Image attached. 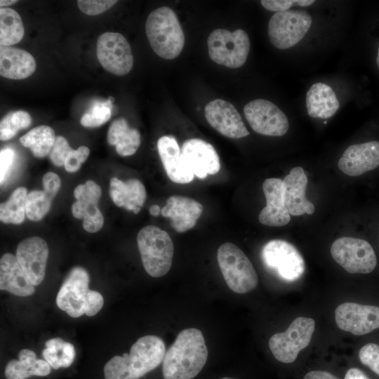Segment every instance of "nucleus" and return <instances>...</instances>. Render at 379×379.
<instances>
[{"instance_id": "a878e982", "label": "nucleus", "mask_w": 379, "mask_h": 379, "mask_svg": "<svg viewBox=\"0 0 379 379\" xmlns=\"http://www.w3.org/2000/svg\"><path fill=\"white\" fill-rule=\"evenodd\" d=\"M109 193L116 206L132 211L136 208H141L146 199L145 186L135 178L123 182L117 178H112Z\"/></svg>"}, {"instance_id": "8fccbe9b", "label": "nucleus", "mask_w": 379, "mask_h": 379, "mask_svg": "<svg viewBox=\"0 0 379 379\" xmlns=\"http://www.w3.org/2000/svg\"><path fill=\"white\" fill-rule=\"evenodd\" d=\"M220 379H234V378H227V377H225V378H220Z\"/></svg>"}, {"instance_id": "f8f14e48", "label": "nucleus", "mask_w": 379, "mask_h": 379, "mask_svg": "<svg viewBox=\"0 0 379 379\" xmlns=\"http://www.w3.org/2000/svg\"><path fill=\"white\" fill-rule=\"evenodd\" d=\"M96 55L102 67L117 75L127 74L133 65V56L130 44L118 32H107L98 39Z\"/></svg>"}, {"instance_id": "473e14b6", "label": "nucleus", "mask_w": 379, "mask_h": 379, "mask_svg": "<svg viewBox=\"0 0 379 379\" xmlns=\"http://www.w3.org/2000/svg\"><path fill=\"white\" fill-rule=\"evenodd\" d=\"M27 190L15 189L8 200L0 205V220L6 224H21L25 219Z\"/></svg>"}, {"instance_id": "393cba45", "label": "nucleus", "mask_w": 379, "mask_h": 379, "mask_svg": "<svg viewBox=\"0 0 379 379\" xmlns=\"http://www.w3.org/2000/svg\"><path fill=\"white\" fill-rule=\"evenodd\" d=\"M36 61L29 52L11 46L0 47V74L11 79H23L36 69Z\"/></svg>"}, {"instance_id": "58836bf2", "label": "nucleus", "mask_w": 379, "mask_h": 379, "mask_svg": "<svg viewBox=\"0 0 379 379\" xmlns=\"http://www.w3.org/2000/svg\"><path fill=\"white\" fill-rule=\"evenodd\" d=\"M72 149L62 136H56L54 144L49 153V158L52 163L57 166H64L66 157Z\"/></svg>"}, {"instance_id": "423d86ee", "label": "nucleus", "mask_w": 379, "mask_h": 379, "mask_svg": "<svg viewBox=\"0 0 379 379\" xmlns=\"http://www.w3.org/2000/svg\"><path fill=\"white\" fill-rule=\"evenodd\" d=\"M220 270L227 286L232 291L244 294L258 285V277L251 262L235 244L227 242L217 251Z\"/></svg>"}, {"instance_id": "c756f323", "label": "nucleus", "mask_w": 379, "mask_h": 379, "mask_svg": "<svg viewBox=\"0 0 379 379\" xmlns=\"http://www.w3.org/2000/svg\"><path fill=\"white\" fill-rule=\"evenodd\" d=\"M42 356L54 369L67 368L73 363L76 352L74 345L60 338L47 340Z\"/></svg>"}, {"instance_id": "5701e85b", "label": "nucleus", "mask_w": 379, "mask_h": 379, "mask_svg": "<svg viewBox=\"0 0 379 379\" xmlns=\"http://www.w3.org/2000/svg\"><path fill=\"white\" fill-rule=\"evenodd\" d=\"M157 148L166 174L172 182L186 184L193 180L194 175L184 164L181 150L174 137H161L157 141Z\"/></svg>"}, {"instance_id": "cd10ccee", "label": "nucleus", "mask_w": 379, "mask_h": 379, "mask_svg": "<svg viewBox=\"0 0 379 379\" xmlns=\"http://www.w3.org/2000/svg\"><path fill=\"white\" fill-rule=\"evenodd\" d=\"M51 373V366L45 359H37L31 350L22 349L18 359H12L6 364L4 375L6 379H26L31 376H46Z\"/></svg>"}, {"instance_id": "f03ea898", "label": "nucleus", "mask_w": 379, "mask_h": 379, "mask_svg": "<svg viewBox=\"0 0 379 379\" xmlns=\"http://www.w3.org/2000/svg\"><path fill=\"white\" fill-rule=\"evenodd\" d=\"M166 353L165 344L157 335L140 338L128 354L114 356L104 366L105 379H139L156 368Z\"/></svg>"}, {"instance_id": "c85d7f7f", "label": "nucleus", "mask_w": 379, "mask_h": 379, "mask_svg": "<svg viewBox=\"0 0 379 379\" xmlns=\"http://www.w3.org/2000/svg\"><path fill=\"white\" fill-rule=\"evenodd\" d=\"M107 142L116 146L120 156L128 157L135 153L140 145V134L136 128H129L124 118L114 120L107 133Z\"/></svg>"}, {"instance_id": "2f4dec72", "label": "nucleus", "mask_w": 379, "mask_h": 379, "mask_svg": "<svg viewBox=\"0 0 379 379\" xmlns=\"http://www.w3.org/2000/svg\"><path fill=\"white\" fill-rule=\"evenodd\" d=\"M25 29L20 15L13 8H0V44L11 46L21 41Z\"/></svg>"}, {"instance_id": "ea45409f", "label": "nucleus", "mask_w": 379, "mask_h": 379, "mask_svg": "<svg viewBox=\"0 0 379 379\" xmlns=\"http://www.w3.org/2000/svg\"><path fill=\"white\" fill-rule=\"evenodd\" d=\"M90 149L86 146H80L77 149H72L66 157L64 166L67 172L77 171L82 163L88 158Z\"/></svg>"}, {"instance_id": "f704fd0d", "label": "nucleus", "mask_w": 379, "mask_h": 379, "mask_svg": "<svg viewBox=\"0 0 379 379\" xmlns=\"http://www.w3.org/2000/svg\"><path fill=\"white\" fill-rule=\"evenodd\" d=\"M53 198L44 190H33L27 195L25 215L32 221L41 220L49 211Z\"/></svg>"}, {"instance_id": "4be33fe9", "label": "nucleus", "mask_w": 379, "mask_h": 379, "mask_svg": "<svg viewBox=\"0 0 379 379\" xmlns=\"http://www.w3.org/2000/svg\"><path fill=\"white\" fill-rule=\"evenodd\" d=\"M203 206L189 197L174 195L170 197L161 209V214L171 219V227L178 232H185L196 225L201 216Z\"/></svg>"}, {"instance_id": "c9c22d12", "label": "nucleus", "mask_w": 379, "mask_h": 379, "mask_svg": "<svg viewBox=\"0 0 379 379\" xmlns=\"http://www.w3.org/2000/svg\"><path fill=\"white\" fill-rule=\"evenodd\" d=\"M113 97L107 101L93 103L90 109L81 118L80 123L84 127H98L105 124L111 117Z\"/></svg>"}, {"instance_id": "a211bd4d", "label": "nucleus", "mask_w": 379, "mask_h": 379, "mask_svg": "<svg viewBox=\"0 0 379 379\" xmlns=\"http://www.w3.org/2000/svg\"><path fill=\"white\" fill-rule=\"evenodd\" d=\"M205 117L215 130L230 138H241L249 135L242 118L230 102L215 99L205 107Z\"/></svg>"}, {"instance_id": "4c0bfd02", "label": "nucleus", "mask_w": 379, "mask_h": 379, "mask_svg": "<svg viewBox=\"0 0 379 379\" xmlns=\"http://www.w3.org/2000/svg\"><path fill=\"white\" fill-rule=\"evenodd\" d=\"M117 2L115 0H79L77 6L84 13L97 15L109 9Z\"/></svg>"}, {"instance_id": "79ce46f5", "label": "nucleus", "mask_w": 379, "mask_h": 379, "mask_svg": "<svg viewBox=\"0 0 379 379\" xmlns=\"http://www.w3.org/2000/svg\"><path fill=\"white\" fill-rule=\"evenodd\" d=\"M14 157L15 152L9 147L4 148L0 152V182L1 185L9 174Z\"/></svg>"}, {"instance_id": "7c9ffc66", "label": "nucleus", "mask_w": 379, "mask_h": 379, "mask_svg": "<svg viewBox=\"0 0 379 379\" xmlns=\"http://www.w3.org/2000/svg\"><path fill=\"white\" fill-rule=\"evenodd\" d=\"M55 138L51 127L41 125L27 132L20 141L24 147L29 148L36 157L42 158L49 154Z\"/></svg>"}, {"instance_id": "39448f33", "label": "nucleus", "mask_w": 379, "mask_h": 379, "mask_svg": "<svg viewBox=\"0 0 379 379\" xmlns=\"http://www.w3.org/2000/svg\"><path fill=\"white\" fill-rule=\"evenodd\" d=\"M137 243L147 273L155 278L166 274L171 267L174 253L169 234L157 226H145L139 231Z\"/></svg>"}, {"instance_id": "412c9836", "label": "nucleus", "mask_w": 379, "mask_h": 379, "mask_svg": "<svg viewBox=\"0 0 379 379\" xmlns=\"http://www.w3.org/2000/svg\"><path fill=\"white\" fill-rule=\"evenodd\" d=\"M283 180L284 201L291 215H311L314 206L305 197L307 178L302 168L295 166Z\"/></svg>"}, {"instance_id": "bb28decb", "label": "nucleus", "mask_w": 379, "mask_h": 379, "mask_svg": "<svg viewBox=\"0 0 379 379\" xmlns=\"http://www.w3.org/2000/svg\"><path fill=\"white\" fill-rule=\"evenodd\" d=\"M306 107L310 117L328 119L338 111L340 103L331 86L317 82L307 92Z\"/></svg>"}, {"instance_id": "1a4fd4ad", "label": "nucleus", "mask_w": 379, "mask_h": 379, "mask_svg": "<svg viewBox=\"0 0 379 379\" xmlns=\"http://www.w3.org/2000/svg\"><path fill=\"white\" fill-rule=\"evenodd\" d=\"M312 17L306 11L291 9L272 15L268 23V36L272 44L287 49L297 44L308 32Z\"/></svg>"}, {"instance_id": "aec40b11", "label": "nucleus", "mask_w": 379, "mask_h": 379, "mask_svg": "<svg viewBox=\"0 0 379 379\" xmlns=\"http://www.w3.org/2000/svg\"><path fill=\"white\" fill-rule=\"evenodd\" d=\"M267 205L258 215L259 222L267 226L281 227L291 220L284 201L283 180L271 178L262 183Z\"/></svg>"}, {"instance_id": "b1692460", "label": "nucleus", "mask_w": 379, "mask_h": 379, "mask_svg": "<svg viewBox=\"0 0 379 379\" xmlns=\"http://www.w3.org/2000/svg\"><path fill=\"white\" fill-rule=\"evenodd\" d=\"M0 289L21 297L31 295L35 291L15 255L10 253L4 254L0 260Z\"/></svg>"}, {"instance_id": "37998d69", "label": "nucleus", "mask_w": 379, "mask_h": 379, "mask_svg": "<svg viewBox=\"0 0 379 379\" xmlns=\"http://www.w3.org/2000/svg\"><path fill=\"white\" fill-rule=\"evenodd\" d=\"M59 176L53 172H48L43 176L44 191L51 198H54L60 187Z\"/></svg>"}, {"instance_id": "a19ab883", "label": "nucleus", "mask_w": 379, "mask_h": 379, "mask_svg": "<svg viewBox=\"0 0 379 379\" xmlns=\"http://www.w3.org/2000/svg\"><path fill=\"white\" fill-rule=\"evenodd\" d=\"M262 6L270 11L281 12L289 10L292 6H308L313 3L314 0H262Z\"/></svg>"}, {"instance_id": "2eb2a0df", "label": "nucleus", "mask_w": 379, "mask_h": 379, "mask_svg": "<svg viewBox=\"0 0 379 379\" xmlns=\"http://www.w3.org/2000/svg\"><path fill=\"white\" fill-rule=\"evenodd\" d=\"M335 319L341 330L365 335L379 328V307L345 302L335 308Z\"/></svg>"}, {"instance_id": "ddd939ff", "label": "nucleus", "mask_w": 379, "mask_h": 379, "mask_svg": "<svg viewBox=\"0 0 379 379\" xmlns=\"http://www.w3.org/2000/svg\"><path fill=\"white\" fill-rule=\"evenodd\" d=\"M245 117L256 133L269 136H282L289 128L285 114L274 103L265 99H255L244 109Z\"/></svg>"}, {"instance_id": "9d476101", "label": "nucleus", "mask_w": 379, "mask_h": 379, "mask_svg": "<svg viewBox=\"0 0 379 379\" xmlns=\"http://www.w3.org/2000/svg\"><path fill=\"white\" fill-rule=\"evenodd\" d=\"M261 255L265 265L284 281H295L305 272V264L302 255L286 241L274 239L268 241L263 246Z\"/></svg>"}, {"instance_id": "7ed1b4c3", "label": "nucleus", "mask_w": 379, "mask_h": 379, "mask_svg": "<svg viewBox=\"0 0 379 379\" xmlns=\"http://www.w3.org/2000/svg\"><path fill=\"white\" fill-rule=\"evenodd\" d=\"M89 274L82 267H73L65 279L56 297L57 306L69 316H95L102 309L104 300L88 288Z\"/></svg>"}, {"instance_id": "e433bc0d", "label": "nucleus", "mask_w": 379, "mask_h": 379, "mask_svg": "<svg viewBox=\"0 0 379 379\" xmlns=\"http://www.w3.org/2000/svg\"><path fill=\"white\" fill-rule=\"evenodd\" d=\"M360 361L379 375V345L370 343L363 346L359 352Z\"/></svg>"}, {"instance_id": "6ab92c4d", "label": "nucleus", "mask_w": 379, "mask_h": 379, "mask_svg": "<svg viewBox=\"0 0 379 379\" xmlns=\"http://www.w3.org/2000/svg\"><path fill=\"white\" fill-rule=\"evenodd\" d=\"M339 169L349 176H359L379 166V142L349 146L338 162Z\"/></svg>"}, {"instance_id": "49530a36", "label": "nucleus", "mask_w": 379, "mask_h": 379, "mask_svg": "<svg viewBox=\"0 0 379 379\" xmlns=\"http://www.w3.org/2000/svg\"><path fill=\"white\" fill-rule=\"evenodd\" d=\"M149 213L153 216H157L161 212V208L158 205H152L149 210Z\"/></svg>"}, {"instance_id": "09e8293b", "label": "nucleus", "mask_w": 379, "mask_h": 379, "mask_svg": "<svg viewBox=\"0 0 379 379\" xmlns=\"http://www.w3.org/2000/svg\"><path fill=\"white\" fill-rule=\"evenodd\" d=\"M376 62L379 67V46H378V54H377V58H376Z\"/></svg>"}, {"instance_id": "6e6552de", "label": "nucleus", "mask_w": 379, "mask_h": 379, "mask_svg": "<svg viewBox=\"0 0 379 379\" xmlns=\"http://www.w3.org/2000/svg\"><path fill=\"white\" fill-rule=\"evenodd\" d=\"M314 328L313 319L300 317L284 332L274 334L268 344L275 359L285 364L293 362L299 352L309 345Z\"/></svg>"}, {"instance_id": "9b49d317", "label": "nucleus", "mask_w": 379, "mask_h": 379, "mask_svg": "<svg viewBox=\"0 0 379 379\" xmlns=\"http://www.w3.org/2000/svg\"><path fill=\"white\" fill-rule=\"evenodd\" d=\"M334 260L351 274H368L377 265L375 253L366 240L343 237L334 241L331 246Z\"/></svg>"}, {"instance_id": "f3484780", "label": "nucleus", "mask_w": 379, "mask_h": 379, "mask_svg": "<svg viewBox=\"0 0 379 379\" xmlns=\"http://www.w3.org/2000/svg\"><path fill=\"white\" fill-rule=\"evenodd\" d=\"M181 157L186 166L198 178H205L208 174L215 175L220 171V159L210 143L197 138L184 142Z\"/></svg>"}, {"instance_id": "20e7f679", "label": "nucleus", "mask_w": 379, "mask_h": 379, "mask_svg": "<svg viewBox=\"0 0 379 379\" xmlns=\"http://www.w3.org/2000/svg\"><path fill=\"white\" fill-rule=\"evenodd\" d=\"M145 32L152 50L164 59H174L183 49L184 33L176 14L169 7L158 8L149 14Z\"/></svg>"}, {"instance_id": "0eeeda50", "label": "nucleus", "mask_w": 379, "mask_h": 379, "mask_svg": "<svg viewBox=\"0 0 379 379\" xmlns=\"http://www.w3.org/2000/svg\"><path fill=\"white\" fill-rule=\"evenodd\" d=\"M207 46L209 57L213 62L230 68H239L246 62L251 44L243 29L230 32L217 29L209 34Z\"/></svg>"}, {"instance_id": "4468645a", "label": "nucleus", "mask_w": 379, "mask_h": 379, "mask_svg": "<svg viewBox=\"0 0 379 379\" xmlns=\"http://www.w3.org/2000/svg\"><path fill=\"white\" fill-rule=\"evenodd\" d=\"M101 194L100 187L93 180L80 184L74 189L77 201L72 206V213L74 218L83 219V227L88 232H97L103 226L104 218L98 207Z\"/></svg>"}, {"instance_id": "c03bdc74", "label": "nucleus", "mask_w": 379, "mask_h": 379, "mask_svg": "<svg viewBox=\"0 0 379 379\" xmlns=\"http://www.w3.org/2000/svg\"><path fill=\"white\" fill-rule=\"evenodd\" d=\"M303 379H340L334 375L324 371H312Z\"/></svg>"}, {"instance_id": "de8ad7c7", "label": "nucleus", "mask_w": 379, "mask_h": 379, "mask_svg": "<svg viewBox=\"0 0 379 379\" xmlns=\"http://www.w3.org/2000/svg\"><path fill=\"white\" fill-rule=\"evenodd\" d=\"M18 2L16 0H1L0 6L1 8H6V6L12 5Z\"/></svg>"}, {"instance_id": "f257e3e1", "label": "nucleus", "mask_w": 379, "mask_h": 379, "mask_svg": "<svg viewBox=\"0 0 379 379\" xmlns=\"http://www.w3.org/2000/svg\"><path fill=\"white\" fill-rule=\"evenodd\" d=\"M208 349L202 332L194 328L181 331L166 352L162 361L164 379H192L204 366Z\"/></svg>"}, {"instance_id": "dca6fc26", "label": "nucleus", "mask_w": 379, "mask_h": 379, "mask_svg": "<svg viewBox=\"0 0 379 379\" xmlns=\"http://www.w3.org/2000/svg\"><path fill=\"white\" fill-rule=\"evenodd\" d=\"M48 253L47 243L39 237L27 238L18 245L15 257L34 286L39 285L45 277Z\"/></svg>"}, {"instance_id": "72a5a7b5", "label": "nucleus", "mask_w": 379, "mask_h": 379, "mask_svg": "<svg viewBox=\"0 0 379 379\" xmlns=\"http://www.w3.org/2000/svg\"><path fill=\"white\" fill-rule=\"evenodd\" d=\"M32 124L29 114L18 110L6 115L0 122V139L8 140L13 138L19 131L28 128Z\"/></svg>"}, {"instance_id": "a18cd8bd", "label": "nucleus", "mask_w": 379, "mask_h": 379, "mask_svg": "<svg viewBox=\"0 0 379 379\" xmlns=\"http://www.w3.org/2000/svg\"><path fill=\"white\" fill-rule=\"evenodd\" d=\"M345 379H369V378L361 370L357 368H350L346 372Z\"/></svg>"}]
</instances>
